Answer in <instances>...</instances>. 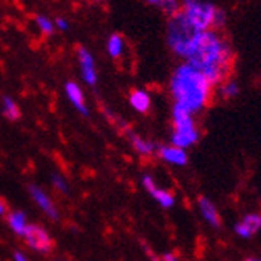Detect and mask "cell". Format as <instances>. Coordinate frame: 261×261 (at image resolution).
<instances>
[{"instance_id":"8fae6325","label":"cell","mask_w":261,"mask_h":261,"mask_svg":"<svg viewBox=\"0 0 261 261\" xmlns=\"http://www.w3.org/2000/svg\"><path fill=\"white\" fill-rule=\"evenodd\" d=\"M64 92H66L67 99H69L71 103H72V106L79 112H81L82 116L87 117L90 114V111H88L87 101H85V95L82 92L81 85H79L77 82H74V81H69V82H66V85H64Z\"/></svg>"},{"instance_id":"83f0119b","label":"cell","mask_w":261,"mask_h":261,"mask_svg":"<svg viewBox=\"0 0 261 261\" xmlns=\"http://www.w3.org/2000/svg\"><path fill=\"white\" fill-rule=\"evenodd\" d=\"M152 259H154V261H162V258H155V256H154Z\"/></svg>"},{"instance_id":"30bf717a","label":"cell","mask_w":261,"mask_h":261,"mask_svg":"<svg viewBox=\"0 0 261 261\" xmlns=\"http://www.w3.org/2000/svg\"><path fill=\"white\" fill-rule=\"evenodd\" d=\"M261 229V213L252 212L242 217L234 226V232L241 239H252V237Z\"/></svg>"},{"instance_id":"e0dca14e","label":"cell","mask_w":261,"mask_h":261,"mask_svg":"<svg viewBox=\"0 0 261 261\" xmlns=\"http://www.w3.org/2000/svg\"><path fill=\"white\" fill-rule=\"evenodd\" d=\"M106 51L112 60H119L125 53V39L120 34H111L106 42Z\"/></svg>"},{"instance_id":"8992f818","label":"cell","mask_w":261,"mask_h":261,"mask_svg":"<svg viewBox=\"0 0 261 261\" xmlns=\"http://www.w3.org/2000/svg\"><path fill=\"white\" fill-rule=\"evenodd\" d=\"M24 239L31 248H34V250H37V252H42V253H48L55 245L50 234L37 224H28Z\"/></svg>"},{"instance_id":"7c38bea8","label":"cell","mask_w":261,"mask_h":261,"mask_svg":"<svg viewBox=\"0 0 261 261\" xmlns=\"http://www.w3.org/2000/svg\"><path fill=\"white\" fill-rule=\"evenodd\" d=\"M197 207H199L202 218L208 223V226L218 229L221 226V217H220V212H218L217 205L212 202V199H208L205 196H200L197 199Z\"/></svg>"},{"instance_id":"ffe728a7","label":"cell","mask_w":261,"mask_h":261,"mask_svg":"<svg viewBox=\"0 0 261 261\" xmlns=\"http://www.w3.org/2000/svg\"><path fill=\"white\" fill-rule=\"evenodd\" d=\"M2 111H4V116L8 120H18L21 117L19 106L16 105V101L8 95L2 96Z\"/></svg>"},{"instance_id":"484cf974","label":"cell","mask_w":261,"mask_h":261,"mask_svg":"<svg viewBox=\"0 0 261 261\" xmlns=\"http://www.w3.org/2000/svg\"><path fill=\"white\" fill-rule=\"evenodd\" d=\"M8 212V207H7V203L0 199V217H2V215H5Z\"/></svg>"},{"instance_id":"cb8c5ba5","label":"cell","mask_w":261,"mask_h":261,"mask_svg":"<svg viewBox=\"0 0 261 261\" xmlns=\"http://www.w3.org/2000/svg\"><path fill=\"white\" fill-rule=\"evenodd\" d=\"M162 261H181L176 255H173V253H164L162 256Z\"/></svg>"},{"instance_id":"5b68a950","label":"cell","mask_w":261,"mask_h":261,"mask_svg":"<svg viewBox=\"0 0 261 261\" xmlns=\"http://www.w3.org/2000/svg\"><path fill=\"white\" fill-rule=\"evenodd\" d=\"M200 140V132L196 122V116L189 111L172 106V135H170V144L189 149Z\"/></svg>"},{"instance_id":"603a6c76","label":"cell","mask_w":261,"mask_h":261,"mask_svg":"<svg viewBox=\"0 0 261 261\" xmlns=\"http://www.w3.org/2000/svg\"><path fill=\"white\" fill-rule=\"evenodd\" d=\"M55 28L60 29V31H67V29H69V21H67L66 18H63V16L55 18Z\"/></svg>"},{"instance_id":"ac0fdd59","label":"cell","mask_w":261,"mask_h":261,"mask_svg":"<svg viewBox=\"0 0 261 261\" xmlns=\"http://www.w3.org/2000/svg\"><path fill=\"white\" fill-rule=\"evenodd\" d=\"M7 221L10 224L11 231H13L15 234L24 237L26 234V229H28V220H26V215L22 212H10L7 215Z\"/></svg>"},{"instance_id":"52a82bcc","label":"cell","mask_w":261,"mask_h":261,"mask_svg":"<svg viewBox=\"0 0 261 261\" xmlns=\"http://www.w3.org/2000/svg\"><path fill=\"white\" fill-rule=\"evenodd\" d=\"M77 60L79 66H81V74L84 82L88 87H95L98 84V71H96V63H95V56L92 55L88 48L85 47H79L77 48Z\"/></svg>"},{"instance_id":"9c48e42d","label":"cell","mask_w":261,"mask_h":261,"mask_svg":"<svg viewBox=\"0 0 261 261\" xmlns=\"http://www.w3.org/2000/svg\"><path fill=\"white\" fill-rule=\"evenodd\" d=\"M159 159L162 162L168 164V165H173V167H185L189 162V155L188 151L183 149V147H178L173 144H162V146H157V152Z\"/></svg>"},{"instance_id":"4fadbf2b","label":"cell","mask_w":261,"mask_h":261,"mask_svg":"<svg viewBox=\"0 0 261 261\" xmlns=\"http://www.w3.org/2000/svg\"><path fill=\"white\" fill-rule=\"evenodd\" d=\"M29 194H31V197L34 199V202H36L37 205L43 210V213L47 215L48 218H51V220H58V210H56L55 203L51 202V199L48 197L47 192H45L43 189H40L39 186L31 185V186H29Z\"/></svg>"},{"instance_id":"d6986e66","label":"cell","mask_w":261,"mask_h":261,"mask_svg":"<svg viewBox=\"0 0 261 261\" xmlns=\"http://www.w3.org/2000/svg\"><path fill=\"white\" fill-rule=\"evenodd\" d=\"M147 5H151L152 8L162 11L167 16H172L179 11L181 0H146Z\"/></svg>"},{"instance_id":"2e32d148","label":"cell","mask_w":261,"mask_h":261,"mask_svg":"<svg viewBox=\"0 0 261 261\" xmlns=\"http://www.w3.org/2000/svg\"><path fill=\"white\" fill-rule=\"evenodd\" d=\"M241 93V87L232 79H226L224 82H221L217 88H215V95L223 101H231L237 98Z\"/></svg>"},{"instance_id":"9a60e30c","label":"cell","mask_w":261,"mask_h":261,"mask_svg":"<svg viewBox=\"0 0 261 261\" xmlns=\"http://www.w3.org/2000/svg\"><path fill=\"white\" fill-rule=\"evenodd\" d=\"M128 140L133 146V149L138 152L143 157H151L157 152V146L151 141V140H146L143 136L136 135V133H128Z\"/></svg>"},{"instance_id":"4316f807","label":"cell","mask_w":261,"mask_h":261,"mask_svg":"<svg viewBox=\"0 0 261 261\" xmlns=\"http://www.w3.org/2000/svg\"><path fill=\"white\" fill-rule=\"evenodd\" d=\"M245 261H261V258H258V256H248V258H245Z\"/></svg>"},{"instance_id":"ba28073f","label":"cell","mask_w":261,"mask_h":261,"mask_svg":"<svg viewBox=\"0 0 261 261\" xmlns=\"http://www.w3.org/2000/svg\"><path fill=\"white\" fill-rule=\"evenodd\" d=\"M141 183H143V188L147 191V194H149L162 208H172L176 203V199L172 192L159 186L151 175H144Z\"/></svg>"},{"instance_id":"44dd1931","label":"cell","mask_w":261,"mask_h":261,"mask_svg":"<svg viewBox=\"0 0 261 261\" xmlns=\"http://www.w3.org/2000/svg\"><path fill=\"white\" fill-rule=\"evenodd\" d=\"M36 24L37 28L42 31V34H45V36H51V34L55 32V21H51V18L45 16V15H37L36 16Z\"/></svg>"},{"instance_id":"f1b7e54d","label":"cell","mask_w":261,"mask_h":261,"mask_svg":"<svg viewBox=\"0 0 261 261\" xmlns=\"http://www.w3.org/2000/svg\"><path fill=\"white\" fill-rule=\"evenodd\" d=\"M93 2H96V4H99V2H105V0H93Z\"/></svg>"},{"instance_id":"6da1fadb","label":"cell","mask_w":261,"mask_h":261,"mask_svg":"<svg viewBox=\"0 0 261 261\" xmlns=\"http://www.w3.org/2000/svg\"><path fill=\"white\" fill-rule=\"evenodd\" d=\"M183 61L194 66L217 88L231 75L234 48L221 31H203L196 34Z\"/></svg>"},{"instance_id":"7402d4cb","label":"cell","mask_w":261,"mask_h":261,"mask_svg":"<svg viewBox=\"0 0 261 261\" xmlns=\"http://www.w3.org/2000/svg\"><path fill=\"white\" fill-rule=\"evenodd\" d=\"M51 183L53 186L58 189L60 192H63V194H66L67 191H69V186H67V181L64 179V176H61L60 173H53L51 175Z\"/></svg>"},{"instance_id":"d4e9b609","label":"cell","mask_w":261,"mask_h":261,"mask_svg":"<svg viewBox=\"0 0 261 261\" xmlns=\"http://www.w3.org/2000/svg\"><path fill=\"white\" fill-rule=\"evenodd\" d=\"M13 258H15V261H29L28 256H26L24 253H21L19 250H16V252L13 253Z\"/></svg>"},{"instance_id":"3957f363","label":"cell","mask_w":261,"mask_h":261,"mask_svg":"<svg viewBox=\"0 0 261 261\" xmlns=\"http://www.w3.org/2000/svg\"><path fill=\"white\" fill-rule=\"evenodd\" d=\"M179 11L197 32L212 29L221 31L228 21L226 11L208 0H181Z\"/></svg>"},{"instance_id":"7a4b0ae2","label":"cell","mask_w":261,"mask_h":261,"mask_svg":"<svg viewBox=\"0 0 261 261\" xmlns=\"http://www.w3.org/2000/svg\"><path fill=\"white\" fill-rule=\"evenodd\" d=\"M168 92L175 106L197 116L210 106L215 96V87L194 66L181 61L170 75Z\"/></svg>"},{"instance_id":"277c9868","label":"cell","mask_w":261,"mask_h":261,"mask_svg":"<svg viewBox=\"0 0 261 261\" xmlns=\"http://www.w3.org/2000/svg\"><path fill=\"white\" fill-rule=\"evenodd\" d=\"M197 31L189 24V21L185 18L181 11L168 16L167 28H165V42L168 50L181 61L185 60V55L189 48L191 42L194 40Z\"/></svg>"},{"instance_id":"5bb4252c","label":"cell","mask_w":261,"mask_h":261,"mask_svg":"<svg viewBox=\"0 0 261 261\" xmlns=\"http://www.w3.org/2000/svg\"><path fill=\"white\" fill-rule=\"evenodd\" d=\"M128 103L136 112H140V114H146V112L151 111L152 98H151L149 92H146V90H143V88H136V90H132V92H130Z\"/></svg>"}]
</instances>
